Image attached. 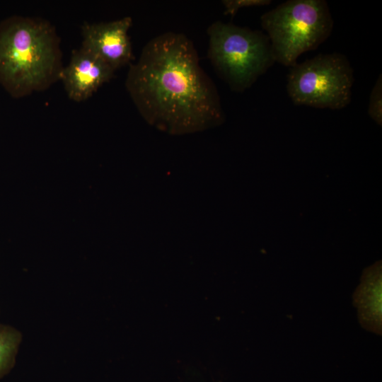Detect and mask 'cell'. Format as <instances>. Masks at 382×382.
Returning <instances> with one entry per match:
<instances>
[{
	"instance_id": "6da1fadb",
	"label": "cell",
	"mask_w": 382,
	"mask_h": 382,
	"mask_svg": "<svg viewBox=\"0 0 382 382\" xmlns=\"http://www.w3.org/2000/svg\"><path fill=\"white\" fill-rule=\"evenodd\" d=\"M199 59L193 42L183 33L166 32L145 45L130 65L125 85L148 122L185 133L224 122L219 93Z\"/></svg>"
},
{
	"instance_id": "5b68a950",
	"label": "cell",
	"mask_w": 382,
	"mask_h": 382,
	"mask_svg": "<svg viewBox=\"0 0 382 382\" xmlns=\"http://www.w3.org/2000/svg\"><path fill=\"white\" fill-rule=\"evenodd\" d=\"M354 71L341 53L320 54L291 66L286 90L297 105L341 110L352 100Z\"/></svg>"
},
{
	"instance_id": "3957f363",
	"label": "cell",
	"mask_w": 382,
	"mask_h": 382,
	"mask_svg": "<svg viewBox=\"0 0 382 382\" xmlns=\"http://www.w3.org/2000/svg\"><path fill=\"white\" fill-rule=\"evenodd\" d=\"M275 62L293 66L330 35L334 21L325 0H289L260 17Z\"/></svg>"
},
{
	"instance_id": "ba28073f",
	"label": "cell",
	"mask_w": 382,
	"mask_h": 382,
	"mask_svg": "<svg viewBox=\"0 0 382 382\" xmlns=\"http://www.w3.org/2000/svg\"><path fill=\"white\" fill-rule=\"evenodd\" d=\"M378 268L364 276L354 299L361 323L376 332L381 327V277Z\"/></svg>"
},
{
	"instance_id": "9c48e42d",
	"label": "cell",
	"mask_w": 382,
	"mask_h": 382,
	"mask_svg": "<svg viewBox=\"0 0 382 382\" xmlns=\"http://www.w3.org/2000/svg\"><path fill=\"white\" fill-rule=\"evenodd\" d=\"M22 340L23 335L19 330L0 323V379L14 367Z\"/></svg>"
},
{
	"instance_id": "277c9868",
	"label": "cell",
	"mask_w": 382,
	"mask_h": 382,
	"mask_svg": "<svg viewBox=\"0 0 382 382\" xmlns=\"http://www.w3.org/2000/svg\"><path fill=\"white\" fill-rule=\"evenodd\" d=\"M207 57L230 88L242 93L275 62L270 40L260 30L217 21L207 29Z\"/></svg>"
},
{
	"instance_id": "30bf717a",
	"label": "cell",
	"mask_w": 382,
	"mask_h": 382,
	"mask_svg": "<svg viewBox=\"0 0 382 382\" xmlns=\"http://www.w3.org/2000/svg\"><path fill=\"white\" fill-rule=\"evenodd\" d=\"M368 114L378 125L382 122V77L376 81L369 96Z\"/></svg>"
},
{
	"instance_id": "8992f818",
	"label": "cell",
	"mask_w": 382,
	"mask_h": 382,
	"mask_svg": "<svg viewBox=\"0 0 382 382\" xmlns=\"http://www.w3.org/2000/svg\"><path fill=\"white\" fill-rule=\"evenodd\" d=\"M132 24L129 16L105 23H85L81 27V47L116 71L133 59L128 35Z\"/></svg>"
},
{
	"instance_id": "52a82bcc",
	"label": "cell",
	"mask_w": 382,
	"mask_h": 382,
	"mask_svg": "<svg viewBox=\"0 0 382 382\" xmlns=\"http://www.w3.org/2000/svg\"><path fill=\"white\" fill-rule=\"evenodd\" d=\"M115 70L88 50H74L60 79L70 99L80 102L88 98L103 83L109 81Z\"/></svg>"
},
{
	"instance_id": "7a4b0ae2",
	"label": "cell",
	"mask_w": 382,
	"mask_h": 382,
	"mask_svg": "<svg viewBox=\"0 0 382 382\" xmlns=\"http://www.w3.org/2000/svg\"><path fill=\"white\" fill-rule=\"evenodd\" d=\"M59 37L47 21L14 16L0 23V83L14 98L60 79Z\"/></svg>"
},
{
	"instance_id": "8fae6325",
	"label": "cell",
	"mask_w": 382,
	"mask_h": 382,
	"mask_svg": "<svg viewBox=\"0 0 382 382\" xmlns=\"http://www.w3.org/2000/svg\"><path fill=\"white\" fill-rule=\"evenodd\" d=\"M271 0H224V14L233 16L238 10L243 8L270 5Z\"/></svg>"
}]
</instances>
